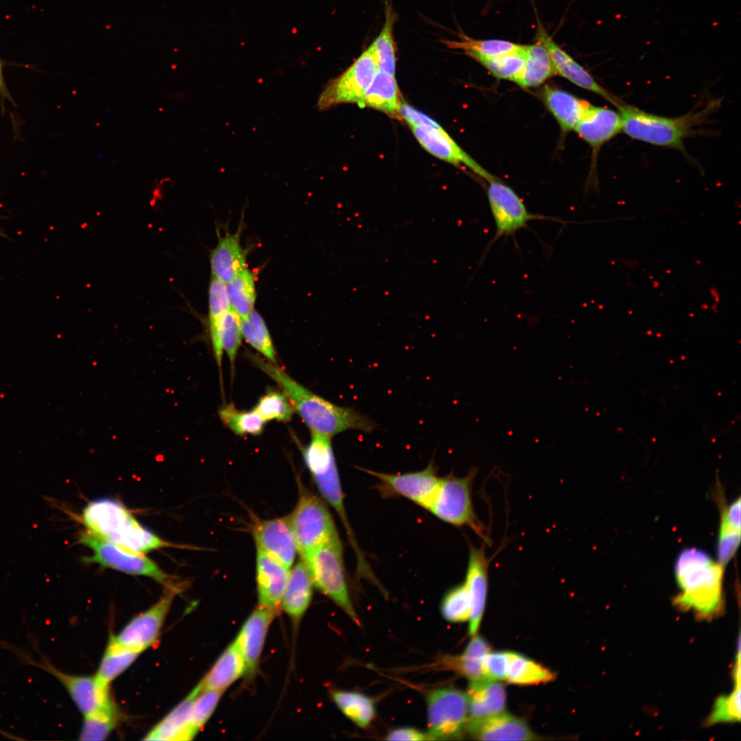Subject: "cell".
Listing matches in <instances>:
<instances>
[{
    "label": "cell",
    "instance_id": "obj_1",
    "mask_svg": "<svg viewBox=\"0 0 741 741\" xmlns=\"http://www.w3.org/2000/svg\"><path fill=\"white\" fill-rule=\"evenodd\" d=\"M246 356L279 386L311 432L331 438L349 430L371 433L377 428L375 423L353 408L336 405L306 388L277 364L248 352Z\"/></svg>",
    "mask_w": 741,
    "mask_h": 741
},
{
    "label": "cell",
    "instance_id": "obj_2",
    "mask_svg": "<svg viewBox=\"0 0 741 741\" xmlns=\"http://www.w3.org/2000/svg\"><path fill=\"white\" fill-rule=\"evenodd\" d=\"M674 572L680 588L674 599L677 606L690 609L703 619L719 613L723 605V566L704 550L690 548L677 557Z\"/></svg>",
    "mask_w": 741,
    "mask_h": 741
},
{
    "label": "cell",
    "instance_id": "obj_3",
    "mask_svg": "<svg viewBox=\"0 0 741 741\" xmlns=\"http://www.w3.org/2000/svg\"><path fill=\"white\" fill-rule=\"evenodd\" d=\"M82 521L86 530L128 551L145 554L170 546L141 525L119 502L111 498L93 500L83 508Z\"/></svg>",
    "mask_w": 741,
    "mask_h": 741
},
{
    "label": "cell",
    "instance_id": "obj_4",
    "mask_svg": "<svg viewBox=\"0 0 741 741\" xmlns=\"http://www.w3.org/2000/svg\"><path fill=\"white\" fill-rule=\"evenodd\" d=\"M714 106L711 104L675 117L652 114L623 102L616 107L622 119V131L627 136L654 145L682 150L685 139L706 121Z\"/></svg>",
    "mask_w": 741,
    "mask_h": 741
},
{
    "label": "cell",
    "instance_id": "obj_5",
    "mask_svg": "<svg viewBox=\"0 0 741 741\" xmlns=\"http://www.w3.org/2000/svg\"><path fill=\"white\" fill-rule=\"evenodd\" d=\"M476 474L477 469L473 467L463 477L449 474L440 478L426 510L445 522L469 527L486 541L484 527L475 514L472 501V485Z\"/></svg>",
    "mask_w": 741,
    "mask_h": 741
},
{
    "label": "cell",
    "instance_id": "obj_6",
    "mask_svg": "<svg viewBox=\"0 0 741 741\" xmlns=\"http://www.w3.org/2000/svg\"><path fill=\"white\" fill-rule=\"evenodd\" d=\"M301 559L307 567L313 585L360 625L345 578L340 538L315 548Z\"/></svg>",
    "mask_w": 741,
    "mask_h": 741
},
{
    "label": "cell",
    "instance_id": "obj_7",
    "mask_svg": "<svg viewBox=\"0 0 741 741\" xmlns=\"http://www.w3.org/2000/svg\"><path fill=\"white\" fill-rule=\"evenodd\" d=\"M3 643L4 645L1 647L12 651L22 663L38 667L58 680L84 717L117 709L110 696L109 686L102 683L95 676L68 674L56 668L43 655L36 660L27 651Z\"/></svg>",
    "mask_w": 741,
    "mask_h": 741
},
{
    "label": "cell",
    "instance_id": "obj_8",
    "mask_svg": "<svg viewBox=\"0 0 741 741\" xmlns=\"http://www.w3.org/2000/svg\"><path fill=\"white\" fill-rule=\"evenodd\" d=\"M81 543L89 548L93 554L84 558L86 563H97L128 574L143 576L154 580L165 587H177L172 577L144 554L125 550L110 542L101 539L88 531L81 533Z\"/></svg>",
    "mask_w": 741,
    "mask_h": 741
},
{
    "label": "cell",
    "instance_id": "obj_9",
    "mask_svg": "<svg viewBox=\"0 0 741 741\" xmlns=\"http://www.w3.org/2000/svg\"><path fill=\"white\" fill-rule=\"evenodd\" d=\"M288 518L301 557L339 538L327 506L314 494H302Z\"/></svg>",
    "mask_w": 741,
    "mask_h": 741
},
{
    "label": "cell",
    "instance_id": "obj_10",
    "mask_svg": "<svg viewBox=\"0 0 741 741\" xmlns=\"http://www.w3.org/2000/svg\"><path fill=\"white\" fill-rule=\"evenodd\" d=\"M427 708L430 740L457 739L466 730L468 703L465 693L451 687L436 688L427 695Z\"/></svg>",
    "mask_w": 741,
    "mask_h": 741
},
{
    "label": "cell",
    "instance_id": "obj_11",
    "mask_svg": "<svg viewBox=\"0 0 741 741\" xmlns=\"http://www.w3.org/2000/svg\"><path fill=\"white\" fill-rule=\"evenodd\" d=\"M378 70L376 56L370 45L344 73L327 84L318 97V109L325 110L345 103L357 104Z\"/></svg>",
    "mask_w": 741,
    "mask_h": 741
},
{
    "label": "cell",
    "instance_id": "obj_12",
    "mask_svg": "<svg viewBox=\"0 0 741 741\" xmlns=\"http://www.w3.org/2000/svg\"><path fill=\"white\" fill-rule=\"evenodd\" d=\"M487 198L496 231L486 251L499 238L514 236L528 227L530 221L549 219L529 212L515 191L497 178L489 181Z\"/></svg>",
    "mask_w": 741,
    "mask_h": 741
},
{
    "label": "cell",
    "instance_id": "obj_13",
    "mask_svg": "<svg viewBox=\"0 0 741 741\" xmlns=\"http://www.w3.org/2000/svg\"><path fill=\"white\" fill-rule=\"evenodd\" d=\"M180 587H166L160 599L147 610L134 617L113 636L121 645L141 653L158 640L175 596Z\"/></svg>",
    "mask_w": 741,
    "mask_h": 741
},
{
    "label": "cell",
    "instance_id": "obj_14",
    "mask_svg": "<svg viewBox=\"0 0 741 741\" xmlns=\"http://www.w3.org/2000/svg\"><path fill=\"white\" fill-rule=\"evenodd\" d=\"M362 470L379 480V488L384 495L405 497L425 509L428 506L440 479L433 461L423 470L403 474Z\"/></svg>",
    "mask_w": 741,
    "mask_h": 741
},
{
    "label": "cell",
    "instance_id": "obj_15",
    "mask_svg": "<svg viewBox=\"0 0 741 741\" xmlns=\"http://www.w3.org/2000/svg\"><path fill=\"white\" fill-rule=\"evenodd\" d=\"M408 126L419 143L432 155L456 165L462 164L488 181L496 178L463 151L437 122Z\"/></svg>",
    "mask_w": 741,
    "mask_h": 741
},
{
    "label": "cell",
    "instance_id": "obj_16",
    "mask_svg": "<svg viewBox=\"0 0 741 741\" xmlns=\"http://www.w3.org/2000/svg\"><path fill=\"white\" fill-rule=\"evenodd\" d=\"M252 532L257 550L290 568L298 551L288 517L259 521Z\"/></svg>",
    "mask_w": 741,
    "mask_h": 741
},
{
    "label": "cell",
    "instance_id": "obj_17",
    "mask_svg": "<svg viewBox=\"0 0 741 741\" xmlns=\"http://www.w3.org/2000/svg\"><path fill=\"white\" fill-rule=\"evenodd\" d=\"M537 38L547 47L556 73L573 84L604 97L615 106L622 102L603 88L583 67L560 47L543 27L539 29Z\"/></svg>",
    "mask_w": 741,
    "mask_h": 741
},
{
    "label": "cell",
    "instance_id": "obj_18",
    "mask_svg": "<svg viewBox=\"0 0 741 741\" xmlns=\"http://www.w3.org/2000/svg\"><path fill=\"white\" fill-rule=\"evenodd\" d=\"M488 571L489 559L485 554L484 545L476 548L470 545L464 582L471 600L469 633L472 636L476 634L479 628L485 609L488 591Z\"/></svg>",
    "mask_w": 741,
    "mask_h": 741
},
{
    "label": "cell",
    "instance_id": "obj_19",
    "mask_svg": "<svg viewBox=\"0 0 741 741\" xmlns=\"http://www.w3.org/2000/svg\"><path fill=\"white\" fill-rule=\"evenodd\" d=\"M256 569L259 607L277 611L289 578V569L257 550Z\"/></svg>",
    "mask_w": 741,
    "mask_h": 741
},
{
    "label": "cell",
    "instance_id": "obj_20",
    "mask_svg": "<svg viewBox=\"0 0 741 741\" xmlns=\"http://www.w3.org/2000/svg\"><path fill=\"white\" fill-rule=\"evenodd\" d=\"M575 130L593 150H598L622 131L618 111L589 104Z\"/></svg>",
    "mask_w": 741,
    "mask_h": 741
},
{
    "label": "cell",
    "instance_id": "obj_21",
    "mask_svg": "<svg viewBox=\"0 0 741 741\" xmlns=\"http://www.w3.org/2000/svg\"><path fill=\"white\" fill-rule=\"evenodd\" d=\"M276 612L259 607L248 618L235 639L246 663V672L251 674L255 670L270 624Z\"/></svg>",
    "mask_w": 741,
    "mask_h": 741
},
{
    "label": "cell",
    "instance_id": "obj_22",
    "mask_svg": "<svg viewBox=\"0 0 741 741\" xmlns=\"http://www.w3.org/2000/svg\"><path fill=\"white\" fill-rule=\"evenodd\" d=\"M471 736L481 740H532L535 735L521 719L504 711L466 725Z\"/></svg>",
    "mask_w": 741,
    "mask_h": 741
},
{
    "label": "cell",
    "instance_id": "obj_23",
    "mask_svg": "<svg viewBox=\"0 0 741 741\" xmlns=\"http://www.w3.org/2000/svg\"><path fill=\"white\" fill-rule=\"evenodd\" d=\"M241 231L220 237L210 255L212 276L227 284L246 268V250L241 244Z\"/></svg>",
    "mask_w": 741,
    "mask_h": 741
},
{
    "label": "cell",
    "instance_id": "obj_24",
    "mask_svg": "<svg viewBox=\"0 0 741 741\" xmlns=\"http://www.w3.org/2000/svg\"><path fill=\"white\" fill-rule=\"evenodd\" d=\"M466 695L468 703L467 723L491 717L504 710L506 691L497 681L483 678L472 681Z\"/></svg>",
    "mask_w": 741,
    "mask_h": 741
},
{
    "label": "cell",
    "instance_id": "obj_25",
    "mask_svg": "<svg viewBox=\"0 0 741 741\" xmlns=\"http://www.w3.org/2000/svg\"><path fill=\"white\" fill-rule=\"evenodd\" d=\"M203 687L201 681L193 690L145 736L143 740L179 741L191 740L190 722L193 701Z\"/></svg>",
    "mask_w": 741,
    "mask_h": 741
},
{
    "label": "cell",
    "instance_id": "obj_26",
    "mask_svg": "<svg viewBox=\"0 0 741 741\" xmlns=\"http://www.w3.org/2000/svg\"><path fill=\"white\" fill-rule=\"evenodd\" d=\"M401 99L395 75L378 70L357 105L361 108H372L389 116L401 119Z\"/></svg>",
    "mask_w": 741,
    "mask_h": 741
},
{
    "label": "cell",
    "instance_id": "obj_27",
    "mask_svg": "<svg viewBox=\"0 0 741 741\" xmlns=\"http://www.w3.org/2000/svg\"><path fill=\"white\" fill-rule=\"evenodd\" d=\"M313 583L307 567L301 559L290 571L281 606L294 620H299L308 608L312 596Z\"/></svg>",
    "mask_w": 741,
    "mask_h": 741
},
{
    "label": "cell",
    "instance_id": "obj_28",
    "mask_svg": "<svg viewBox=\"0 0 741 741\" xmlns=\"http://www.w3.org/2000/svg\"><path fill=\"white\" fill-rule=\"evenodd\" d=\"M246 663L234 641L203 678V688L223 692L246 672Z\"/></svg>",
    "mask_w": 741,
    "mask_h": 741
},
{
    "label": "cell",
    "instance_id": "obj_29",
    "mask_svg": "<svg viewBox=\"0 0 741 741\" xmlns=\"http://www.w3.org/2000/svg\"><path fill=\"white\" fill-rule=\"evenodd\" d=\"M545 103L563 131L575 130L590 104L563 90L545 87Z\"/></svg>",
    "mask_w": 741,
    "mask_h": 741
},
{
    "label": "cell",
    "instance_id": "obj_30",
    "mask_svg": "<svg viewBox=\"0 0 741 741\" xmlns=\"http://www.w3.org/2000/svg\"><path fill=\"white\" fill-rule=\"evenodd\" d=\"M230 308L226 284L211 277L209 287V331L214 357L220 368L224 353L221 342L222 322Z\"/></svg>",
    "mask_w": 741,
    "mask_h": 741
},
{
    "label": "cell",
    "instance_id": "obj_31",
    "mask_svg": "<svg viewBox=\"0 0 741 741\" xmlns=\"http://www.w3.org/2000/svg\"><path fill=\"white\" fill-rule=\"evenodd\" d=\"M555 74L556 73L547 47L537 38L534 43L526 45L524 67L515 82L523 88L534 87Z\"/></svg>",
    "mask_w": 741,
    "mask_h": 741
},
{
    "label": "cell",
    "instance_id": "obj_32",
    "mask_svg": "<svg viewBox=\"0 0 741 741\" xmlns=\"http://www.w3.org/2000/svg\"><path fill=\"white\" fill-rule=\"evenodd\" d=\"M554 672L526 656L508 652L505 680L519 685H535L553 681Z\"/></svg>",
    "mask_w": 741,
    "mask_h": 741
},
{
    "label": "cell",
    "instance_id": "obj_33",
    "mask_svg": "<svg viewBox=\"0 0 741 741\" xmlns=\"http://www.w3.org/2000/svg\"><path fill=\"white\" fill-rule=\"evenodd\" d=\"M332 698L340 711L355 725L368 727L375 716V704L368 696L355 691L336 690Z\"/></svg>",
    "mask_w": 741,
    "mask_h": 741
},
{
    "label": "cell",
    "instance_id": "obj_34",
    "mask_svg": "<svg viewBox=\"0 0 741 741\" xmlns=\"http://www.w3.org/2000/svg\"><path fill=\"white\" fill-rule=\"evenodd\" d=\"M141 653L119 644L111 636L99 665L95 677L104 684H109L124 672Z\"/></svg>",
    "mask_w": 741,
    "mask_h": 741
},
{
    "label": "cell",
    "instance_id": "obj_35",
    "mask_svg": "<svg viewBox=\"0 0 741 741\" xmlns=\"http://www.w3.org/2000/svg\"><path fill=\"white\" fill-rule=\"evenodd\" d=\"M226 292L231 307L242 320L248 318L254 310L257 296L254 273L245 268L226 284Z\"/></svg>",
    "mask_w": 741,
    "mask_h": 741
},
{
    "label": "cell",
    "instance_id": "obj_36",
    "mask_svg": "<svg viewBox=\"0 0 741 741\" xmlns=\"http://www.w3.org/2000/svg\"><path fill=\"white\" fill-rule=\"evenodd\" d=\"M395 18L391 5L386 4L384 26L370 45L376 56L378 69L394 75L396 68V45L393 36Z\"/></svg>",
    "mask_w": 741,
    "mask_h": 741
},
{
    "label": "cell",
    "instance_id": "obj_37",
    "mask_svg": "<svg viewBox=\"0 0 741 741\" xmlns=\"http://www.w3.org/2000/svg\"><path fill=\"white\" fill-rule=\"evenodd\" d=\"M526 54V45H519L517 49L507 53L491 57H475L473 59L495 77L515 82L524 69Z\"/></svg>",
    "mask_w": 741,
    "mask_h": 741
},
{
    "label": "cell",
    "instance_id": "obj_38",
    "mask_svg": "<svg viewBox=\"0 0 741 741\" xmlns=\"http://www.w3.org/2000/svg\"><path fill=\"white\" fill-rule=\"evenodd\" d=\"M242 337L268 361L277 364L276 351L267 325L255 309L248 318L242 320Z\"/></svg>",
    "mask_w": 741,
    "mask_h": 741
},
{
    "label": "cell",
    "instance_id": "obj_39",
    "mask_svg": "<svg viewBox=\"0 0 741 741\" xmlns=\"http://www.w3.org/2000/svg\"><path fill=\"white\" fill-rule=\"evenodd\" d=\"M489 652L488 642L480 635H473L461 656L454 659L456 670L471 682L484 678L483 661Z\"/></svg>",
    "mask_w": 741,
    "mask_h": 741
},
{
    "label": "cell",
    "instance_id": "obj_40",
    "mask_svg": "<svg viewBox=\"0 0 741 741\" xmlns=\"http://www.w3.org/2000/svg\"><path fill=\"white\" fill-rule=\"evenodd\" d=\"M222 422L233 433L239 436L261 434L266 421L254 410L242 411L233 403L222 406L219 410Z\"/></svg>",
    "mask_w": 741,
    "mask_h": 741
},
{
    "label": "cell",
    "instance_id": "obj_41",
    "mask_svg": "<svg viewBox=\"0 0 741 741\" xmlns=\"http://www.w3.org/2000/svg\"><path fill=\"white\" fill-rule=\"evenodd\" d=\"M460 40H444L443 43L451 49H462L466 55L475 57H491L500 55L517 49L519 45L499 39L477 40L464 34L460 35Z\"/></svg>",
    "mask_w": 741,
    "mask_h": 741
},
{
    "label": "cell",
    "instance_id": "obj_42",
    "mask_svg": "<svg viewBox=\"0 0 741 741\" xmlns=\"http://www.w3.org/2000/svg\"><path fill=\"white\" fill-rule=\"evenodd\" d=\"M266 422L275 420L287 422L294 409L286 395L275 390H268L252 409Z\"/></svg>",
    "mask_w": 741,
    "mask_h": 741
},
{
    "label": "cell",
    "instance_id": "obj_43",
    "mask_svg": "<svg viewBox=\"0 0 741 741\" xmlns=\"http://www.w3.org/2000/svg\"><path fill=\"white\" fill-rule=\"evenodd\" d=\"M440 611L451 622L469 621L471 615L470 596L464 582L450 589L444 596Z\"/></svg>",
    "mask_w": 741,
    "mask_h": 741
},
{
    "label": "cell",
    "instance_id": "obj_44",
    "mask_svg": "<svg viewBox=\"0 0 741 741\" xmlns=\"http://www.w3.org/2000/svg\"><path fill=\"white\" fill-rule=\"evenodd\" d=\"M740 678H734L735 687L728 695L719 697L708 718L707 725L739 721L740 719Z\"/></svg>",
    "mask_w": 741,
    "mask_h": 741
},
{
    "label": "cell",
    "instance_id": "obj_45",
    "mask_svg": "<svg viewBox=\"0 0 741 741\" xmlns=\"http://www.w3.org/2000/svg\"><path fill=\"white\" fill-rule=\"evenodd\" d=\"M119 720L117 709L85 716L80 734L81 740H104L114 729Z\"/></svg>",
    "mask_w": 741,
    "mask_h": 741
},
{
    "label": "cell",
    "instance_id": "obj_46",
    "mask_svg": "<svg viewBox=\"0 0 741 741\" xmlns=\"http://www.w3.org/2000/svg\"><path fill=\"white\" fill-rule=\"evenodd\" d=\"M241 323V318L231 307L224 314L222 322V346L232 368L234 367L243 338Z\"/></svg>",
    "mask_w": 741,
    "mask_h": 741
},
{
    "label": "cell",
    "instance_id": "obj_47",
    "mask_svg": "<svg viewBox=\"0 0 741 741\" xmlns=\"http://www.w3.org/2000/svg\"><path fill=\"white\" fill-rule=\"evenodd\" d=\"M222 692L204 689L196 697L191 714L190 734L193 738L207 722L214 711Z\"/></svg>",
    "mask_w": 741,
    "mask_h": 741
},
{
    "label": "cell",
    "instance_id": "obj_48",
    "mask_svg": "<svg viewBox=\"0 0 741 741\" xmlns=\"http://www.w3.org/2000/svg\"><path fill=\"white\" fill-rule=\"evenodd\" d=\"M740 542V530L720 523L717 548L718 563L723 567L735 554Z\"/></svg>",
    "mask_w": 741,
    "mask_h": 741
},
{
    "label": "cell",
    "instance_id": "obj_49",
    "mask_svg": "<svg viewBox=\"0 0 741 741\" xmlns=\"http://www.w3.org/2000/svg\"><path fill=\"white\" fill-rule=\"evenodd\" d=\"M508 663V651L489 652L483 661L484 678L505 680Z\"/></svg>",
    "mask_w": 741,
    "mask_h": 741
},
{
    "label": "cell",
    "instance_id": "obj_50",
    "mask_svg": "<svg viewBox=\"0 0 741 741\" xmlns=\"http://www.w3.org/2000/svg\"><path fill=\"white\" fill-rule=\"evenodd\" d=\"M388 740H430L427 733L413 727H399L391 730L386 735Z\"/></svg>",
    "mask_w": 741,
    "mask_h": 741
},
{
    "label": "cell",
    "instance_id": "obj_51",
    "mask_svg": "<svg viewBox=\"0 0 741 741\" xmlns=\"http://www.w3.org/2000/svg\"><path fill=\"white\" fill-rule=\"evenodd\" d=\"M721 522L740 530V498L734 500L729 506L725 510L721 518Z\"/></svg>",
    "mask_w": 741,
    "mask_h": 741
},
{
    "label": "cell",
    "instance_id": "obj_52",
    "mask_svg": "<svg viewBox=\"0 0 741 741\" xmlns=\"http://www.w3.org/2000/svg\"><path fill=\"white\" fill-rule=\"evenodd\" d=\"M0 95H1L2 99H9L10 101H12L11 96L10 95V93H9V91L8 90V88H7V86L5 84V82L4 80L3 74V64H2V62L1 60V59H0Z\"/></svg>",
    "mask_w": 741,
    "mask_h": 741
}]
</instances>
